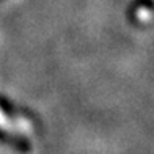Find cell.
Wrapping results in <instances>:
<instances>
[{
    "mask_svg": "<svg viewBox=\"0 0 154 154\" xmlns=\"http://www.w3.org/2000/svg\"><path fill=\"white\" fill-rule=\"evenodd\" d=\"M0 129L10 132V134H14V135H30L33 131L32 124L27 120L11 118L2 110H0Z\"/></svg>",
    "mask_w": 154,
    "mask_h": 154,
    "instance_id": "cell-1",
    "label": "cell"
},
{
    "mask_svg": "<svg viewBox=\"0 0 154 154\" xmlns=\"http://www.w3.org/2000/svg\"><path fill=\"white\" fill-rule=\"evenodd\" d=\"M137 16H138V19H142L143 22H149L151 20V11L148 8H140L137 11Z\"/></svg>",
    "mask_w": 154,
    "mask_h": 154,
    "instance_id": "cell-2",
    "label": "cell"
}]
</instances>
